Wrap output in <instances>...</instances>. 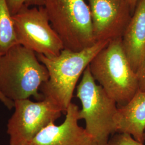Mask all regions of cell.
<instances>
[{"instance_id": "obj_4", "label": "cell", "mask_w": 145, "mask_h": 145, "mask_svg": "<svg viewBox=\"0 0 145 145\" xmlns=\"http://www.w3.org/2000/svg\"><path fill=\"white\" fill-rule=\"evenodd\" d=\"M76 97L81 102L79 119L98 145H107L110 135L117 132V103L93 79L88 66L77 87Z\"/></svg>"}, {"instance_id": "obj_18", "label": "cell", "mask_w": 145, "mask_h": 145, "mask_svg": "<svg viewBox=\"0 0 145 145\" xmlns=\"http://www.w3.org/2000/svg\"><path fill=\"white\" fill-rule=\"evenodd\" d=\"M144 139L145 141V130H144Z\"/></svg>"}, {"instance_id": "obj_8", "label": "cell", "mask_w": 145, "mask_h": 145, "mask_svg": "<svg viewBox=\"0 0 145 145\" xmlns=\"http://www.w3.org/2000/svg\"><path fill=\"white\" fill-rule=\"evenodd\" d=\"M95 42L121 39L132 14L127 0H86Z\"/></svg>"}, {"instance_id": "obj_9", "label": "cell", "mask_w": 145, "mask_h": 145, "mask_svg": "<svg viewBox=\"0 0 145 145\" xmlns=\"http://www.w3.org/2000/svg\"><path fill=\"white\" fill-rule=\"evenodd\" d=\"M79 110L72 102L62 124L51 123L27 145H98L85 128L78 124Z\"/></svg>"}, {"instance_id": "obj_10", "label": "cell", "mask_w": 145, "mask_h": 145, "mask_svg": "<svg viewBox=\"0 0 145 145\" xmlns=\"http://www.w3.org/2000/svg\"><path fill=\"white\" fill-rule=\"evenodd\" d=\"M125 54L136 73L145 59V0H138L121 39Z\"/></svg>"}, {"instance_id": "obj_13", "label": "cell", "mask_w": 145, "mask_h": 145, "mask_svg": "<svg viewBox=\"0 0 145 145\" xmlns=\"http://www.w3.org/2000/svg\"><path fill=\"white\" fill-rule=\"evenodd\" d=\"M7 2L12 15L17 13L23 7H41L44 5V0H7Z\"/></svg>"}, {"instance_id": "obj_6", "label": "cell", "mask_w": 145, "mask_h": 145, "mask_svg": "<svg viewBox=\"0 0 145 145\" xmlns=\"http://www.w3.org/2000/svg\"><path fill=\"white\" fill-rule=\"evenodd\" d=\"M12 18L19 45L47 57L57 56L64 49L44 6L23 7Z\"/></svg>"}, {"instance_id": "obj_12", "label": "cell", "mask_w": 145, "mask_h": 145, "mask_svg": "<svg viewBox=\"0 0 145 145\" xmlns=\"http://www.w3.org/2000/svg\"><path fill=\"white\" fill-rule=\"evenodd\" d=\"M17 45L19 44L7 0H0V54H5Z\"/></svg>"}, {"instance_id": "obj_15", "label": "cell", "mask_w": 145, "mask_h": 145, "mask_svg": "<svg viewBox=\"0 0 145 145\" xmlns=\"http://www.w3.org/2000/svg\"><path fill=\"white\" fill-rule=\"evenodd\" d=\"M138 91L145 93V59L136 72Z\"/></svg>"}, {"instance_id": "obj_11", "label": "cell", "mask_w": 145, "mask_h": 145, "mask_svg": "<svg viewBox=\"0 0 145 145\" xmlns=\"http://www.w3.org/2000/svg\"><path fill=\"white\" fill-rule=\"evenodd\" d=\"M116 125L117 132L131 135L144 143L145 93L138 91L127 103L118 108Z\"/></svg>"}, {"instance_id": "obj_19", "label": "cell", "mask_w": 145, "mask_h": 145, "mask_svg": "<svg viewBox=\"0 0 145 145\" xmlns=\"http://www.w3.org/2000/svg\"><path fill=\"white\" fill-rule=\"evenodd\" d=\"M1 54H0V58H1Z\"/></svg>"}, {"instance_id": "obj_5", "label": "cell", "mask_w": 145, "mask_h": 145, "mask_svg": "<svg viewBox=\"0 0 145 145\" xmlns=\"http://www.w3.org/2000/svg\"><path fill=\"white\" fill-rule=\"evenodd\" d=\"M50 23L64 49L80 51L96 43L86 0H44Z\"/></svg>"}, {"instance_id": "obj_14", "label": "cell", "mask_w": 145, "mask_h": 145, "mask_svg": "<svg viewBox=\"0 0 145 145\" xmlns=\"http://www.w3.org/2000/svg\"><path fill=\"white\" fill-rule=\"evenodd\" d=\"M118 133L109 139L107 145H144L135 139L131 135Z\"/></svg>"}, {"instance_id": "obj_17", "label": "cell", "mask_w": 145, "mask_h": 145, "mask_svg": "<svg viewBox=\"0 0 145 145\" xmlns=\"http://www.w3.org/2000/svg\"><path fill=\"white\" fill-rule=\"evenodd\" d=\"M128 2H129V5H130V8H131V10L132 12V14L133 15L134 11H135V7H136V5L137 4V2H138V0H127Z\"/></svg>"}, {"instance_id": "obj_2", "label": "cell", "mask_w": 145, "mask_h": 145, "mask_svg": "<svg viewBox=\"0 0 145 145\" xmlns=\"http://www.w3.org/2000/svg\"><path fill=\"white\" fill-rule=\"evenodd\" d=\"M49 75L46 67L38 60L35 52L21 45L12 47L0 58V91L15 102L43 99L39 93Z\"/></svg>"}, {"instance_id": "obj_7", "label": "cell", "mask_w": 145, "mask_h": 145, "mask_svg": "<svg viewBox=\"0 0 145 145\" xmlns=\"http://www.w3.org/2000/svg\"><path fill=\"white\" fill-rule=\"evenodd\" d=\"M15 111L7 124L10 145H27L44 128L59 119L62 112L47 99L33 102L29 99L14 102Z\"/></svg>"}, {"instance_id": "obj_16", "label": "cell", "mask_w": 145, "mask_h": 145, "mask_svg": "<svg viewBox=\"0 0 145 145\" xmlns=\"http://www.w3.org/2000/svg\"><path fill=\"white\" fill-rule=\"evenodd\" d=\"M0 101L9 110L14 108V102L7 99L0 91Z\"/></svg>"}, {"instance_id": "obj_1", "label": "cell", "mask_w": 145, "mask_h": 145, "mask_svg": "<svg viewBox=\"0 0 145 145\" xmlns=\"http://www.w3.org/2000/svg\"><path fill=\"white\" fill-rule=\"evenodd\" d=\"M109 42H96L91 46L76 52L63 49L54 57L37 54L49 75L48 80L40 88L43 99L50 100L66 112L72 103L79 78L94 57Z\"/></svg>"}, {"instance_id": "obj_3", "label": "cell", "mask_w": 145, "mask_h": 145, "mask_svg": "<svg viewBox=\"0 0 145 145\" xmlns=\"http://www.w3.org/2000/svg\"><path fill=\"white\" fill-rule=\"evenodd\" d=\"M89 68L95 81L120 106L127 103L138 91L137 75L125 54L121 39L109 42Z\"/></svg>"}]
</instances>
